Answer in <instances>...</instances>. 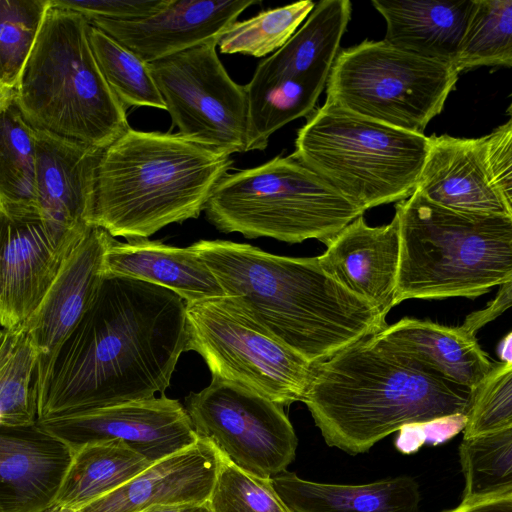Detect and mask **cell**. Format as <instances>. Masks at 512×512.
<instances>
[{
	"instance_id": "cell-24",
	"label": "cell",
	"mask_w": 512,
	"mask_h": 512,
	"mask_svg": "<svg viewBox=\"0 0 512 512\" xmlns=\"http://www.w3.org/2000/svg\"><path fill=\"white\" fill-rule=\"evenodd\" d=\"M375 336L447 381L472 391L483 382L494 365L475 335L467 333L460 326L450 327L428 320L403 318L387 325Z\"/></svg>"
},
{
	"instance_id": "cell-43",
	"label": "cell",
	"mask_w": 512,
	"mask_h": 512,
	"mask_svg": "<svg viewBox=\"0 0 512 512\" xmlns=\"http://www.w3.org/2000/svg\"><path fill=\"white\" fill-rule=\"evenodd\" d=\"M512 333H508L499 345L498 353L501 362L512 363Z\"/></svg>"
},
{
	"instance_id": "cell-15",
	"label": "cell",
	"mask_w": 512,
	"mask_h": 512,
	"mask_svg": "<svg viewBox=\"0 0 512 512\" xmlns=\"http://www.w3.org/2000/svg\"><path fill=\"white\" fill-rule=\"evenodd\" d=\"M60 234L39 215L0 214V327L15 329L41 304L74 245L90 228Z\"/></svg>"
},
{
	"instance_id": "cell-36",
	"label": "cell",
	"mask_w": 512,
	"mask_h": 512,
	"mask_svg": "<svg viewBox=\"0 0 512 512\" xmlns=\"http://www.w3.org/2000/svg\"><path fill=\"white\" fill-rule=\"evenodd\" d=\"M208 505L212 512H291L277 495L271 479L248 474L220 455Z\"/></svg>"
},
{
	"instance_id": "cell-17",
	"label": "cell",
	"mask_w": 512,
	"mask_h": 512,
	"mask_svg": "<svg viewBox=\"0 0 512 512\" xmlns=\"http://www.w3.org/2000/svg\"><path fill=\"white\" fill-rule=\"evenodd\" d=\"M259 0H169L138 20L96 19L89 23L150 63L210 41H218L238 16Z\"/></svg>"
},
{
	"instance_id": "cell-42",
	"label": "cell",
	"mask_w": 512,
	"mask_h": 512,
	"mask_svg": "<svg viewBox=\"0 0 512 512\" xmlns=\"http://www.w3.org/2000/svg\"><path fill=\"white\" fill-rule=\"evenodd\" d=\"M142 512H212L208 505L205 503H189V504H176L166 506H154Z\"/></svg>"
},
{
	"instance_id": "cell-28",
	"label": "cell",
	"mask_w": 512,
	"mask_h": 512,
	"mask_svg": "<svg viewBox=\"0 0 512 512\" xmlns=\"http://www.w3.org/2000/svg\"><path fill=\"white\" fill-rule=\"evenodd\" d=\"M0 208L11 217L39 215L35 130L13 99L0 111Z\"/></svg>"
},
{
	"instance_id": "cell-37",
	"label": "cell",
	"mask_w": 512,
	"mask_h": 512,
	"mask_svg": "<svg viewBox=\"0 0 512 512\" xmlns=\"http://www.w3.org/2000/svg\"><path fill=\"white\" fill-rule=\"evenodd\" d=\"M463 438L512 427V363H494L472 391Z\"/></svg>"
},
{
	"instance_id": "cell-22",
	"label": "cell",
	"mask_w": 512,
	"mask_h": 512,
	"mask_svg": "<svg viewBox=\"0 0 512 512\" xmlns=\"http://www.w3.org/2000/svg\"><path fill=\"white\" fill-rule=\"evenodd\" d=\"M351 12L349 0H323L315 4L304 24L280 49L258 64L246 85L256 87L297 79L325 88Z\"/></svg>"
},
{
	"instance_id": "cell-1",
	"label": "cell",
	"mask_w": 512,
	"mask_h": 512,
	"mask_svg": "<svg viewBox=\"0 0 512 512\" xmlns=\"http://www.w3.org/2000/svg\"><path fill=\"white\" fill-rule=\"evenodd\" d=\"M186 343L179 295L142 280L105 276L56 355L37 420L163 394Z\"/></svg>"
},
{
	"instance_id": "cell-26",
	"label": "cell",
	"mask_w": 512,
	"mask_h": 512,
	"mask_svg": "<svg viewBox=\"0 0 512 512\" xmlns=\"http://www.w3.org/2000/svg\"><path fill=\"white\" fill-rule=\"evenodd\" d=\"M270 479L291 512H420L418 484L407 476L363 485L317 483L287 471Z\"/></svg>"
},
{
	"instance_id": "cell-47",
	"label": "cell",
	"mask_w": 512,
	"mask_h": 512,
	"mask_svg": "<svg viewBox=\"0 0 512 512\" xmlns=\"http://www.w3.org/2000/svg\"><path fill=\"white\" fill-rule=\"evenodd\" d=\"M0 512H1V510H0Z\"/></svg>"
},
{
	"instance_id": "cell-23",
	"label": "cell",
	"mask_w": 512,
	"mask_h": 512,
	"mask_svg": "<svg viewBox=\"0 0 512 512\" xmlns=\"http://www.w3.org/2000/svg\"><path fill=\"white\" fill-rule=\"evenodd\" d=\"M105 276H124L167 288L185 302L225 296L214 274L191 248L148 238L112 237L104 256Z\"/></svg>"
},
{
	"instance_id": "cell-33",
	"label": "cell",
	"mask_w": 512,
	"mask_h": 512,
	"mask_svg": "<svg viewBox=\"0 0 512 512\" xmlns=\"http://www.w3.org/2000/svg\"><path fill=\"white\" fill-rule=\"evenodd\" d=\"M89 40L103 77L126 108L153 107L165 110L148 63L91 24Z\"/></svg>"
},
{
	"instance_id": "cell-34",
	"label": "cell",
	"mask_w": 512,
	"mask_h": 512,
	"mask_svg": "<svg viewBox=\"0 0 512 512\" xmlns=\"http://www.w3.org/2000/svg\"><path fill=\"white\" fill-rule=\"evenodd\" d=\"M315 6L310 0L268 9L235 21L218 39L223 54L264 57L280 49L306 20Z\"/></svg>"
},
{
	"instance_id": "cell-25",
	"label": "cell",
	"mask_w": 512,
	"mask_h": 512,
	"mask_svg": "<svg viewBox=\"0 0 512 512\" xmlns=\"http://www.w3.org/2000/svg\"><path fill=\"white\" fill-rule=\"evenodd\" d=\"M474 0H373L386 22L384 41L454 66Z\"/></svg>"
},
{
	"instance_id": "cell-14",
	"label": "cell",
	"mask_w": 512,
	"mask_h": 512,
	"mask_svg": "<svg viewBox=\"0 0 512 512\" xmlns=\"http://www.w3.org/2000/svg\"><path fill=\"white\" fill-rule=\"evenodd\" d=\"M70 449L119 440L154 463L198 438L185 407L165 395L36 420Z\"/></svg>"
},
{
	"instance_id": "cell-3",
	"label": "cell",
	"mask_w": 512,
	"mask_h": 512,
	"mask_svg": "<svg viewBox=\"0 0 512 512\" xmlns=\"http://www.w3.org/2000/svg\"><path fill=\"white\" fill-rule=\"evenodd\" d=\"M471 397L374 334L313 364L302 402L327 445L355 455L404 425L467 414Z\"/></svg>"
},
{
	"instance_id": "cell-20",
	"label": "cell",
	"mask_w": 512,
	"mask_h": 512,
	"mask_svg": "<svg viewBox=\"0 0 512 512\" xmlns=\"http://www.w3.org/2000/svg\"><path fill=\"white\" fill-rule=\"evenodd\" d=\"M72 450L40 428L0 426L1 512H46L55 503Z\"/></svg>"
},
{
	"instance_id": "cell-38",
	"label": "cell",
	"mask_w": 512,
	"mask_h": 512,
	"mask_svg": "<svg viewBox=\"0 0 512 512\" xmlns=\"http://www.w3.org/2000/svg\"><path fill=\"white\" fill-rule=\"evenodd\" d=\"M169 0H50L54 6L96 19L131 21L146 18L168 4Z\"/></svg>"
},
{
	"instance_id": "cell-45",
	"label": "cell",
	"mask_w": 512,
	"mask_h": 512,
	"mask_svg": "<svg viewBox=\"0 0 512 512\" xmlns=\"http://www.w3.org/2000/svg\"><path fill=\"white\" fill-rule=\"evenodd\" d=\"M49 512H81L80 510H73L68 508L52 509Z\"/></svg>"
},
{
	"instance_id": "cell-9",
	"label": "cell",
	"mask_w": 512,
	"mask_h": 512,
	"mask_svg": "<svg viewBox=\"0 0 512 512\" xmlns=\"http://www.w3.org/2000/svg\"><path fill=\"white\" fill-rule=\"evenodd\" d=\"M459 73L453 65L365 40L338 53L325 103L398 129L424 134Z\"/></svg>"
},
{
	"instance_id": "cell-7",
	"label": "cell",
	"mask_w": 512,
	"mask_h": 512,
	"mask_svg": "<svg viewBox=\"0 0 512 512\" xmlns=\"http://www.w3.org/2000/svg\"><path fill=\"white\" fill-rule=\"evenodd\" d=\"M430 137L324 103L298 130L293 158L363 212L416 189Z\"/></svg>"
},
{
	"instance_id": "cell-41",
	"label": "cell",
	"mask_w": 512,
	"mask_h": 512,
	"mask_svg": "<svg viewBox=\"0 0 512 512\" xmlns=\"http://www.w3.org/2000/svg\"><path fill=\"white\" fill-rule=\"evenodd\" d=\"M444 512H512V492L461 502L456 508Z\"/></svg>"
},
{
	"instance_id": "cell-6",
	"label": "cell",
	"mask_w": 512,
	"mask_h": 512,
	"mask_svg": "<svg viewBox=\"0 0 512 512\" xmlns=\"http://www.w3.org/2000/svg\"><path fill=\"white\" fill-rule=\"evenodd\" d=\"M89 21L50 3L13 100L27 123L105 149L130 126L94 57Z\"/></svg>"
},
{
	"instance_id": "cell-10",
	"label": "cell",
	"mask_w": 512,
	"mask_h": 512,
	"mask_svg": "<svg viewBox=\"0 0 512 512\" xmlns=\"http://www.w3.org/2000/svg\"><path fill=\"white\" fill-rule=\"evenodd\" d=\"M187 343L212 377L281 405L302 401L313 364L286 346L229 296L185 302Z\"/></svg>"
},
{
	"instance_id": "cell-30",
	"label": "cell",
	"mask_w": 512,
	"mask_h": 512,
	"mask_svg": "<svg viewBox=\"0 0 512 512\" xmlns=\"http://www.w3.org/2000/svg\"><path fill=\"white\" fill-rule=\"evenodd\" d=\"M248 101L247 151H263L270 136L287 123L309 116L324 88L282 79L256 87L245 85Z\"/></svg>"
},
{
	"instance_id": "cell-16",
	"label": "cell",
	"mask_w": 512,
	"mask_h": 512,
	"mask_svg": "<svg viewBox=\"0 0 512 512\" xmlns=\"http://www.w3.org/2000/svg\"><path fill=\"white\" fill-rule=\"evenodd\" d=\"M111 238L104 229L91 226L64 259L39 307L23 323L37 354L36 407L60 347L99 290L104 278V256Z\"/></svg>"
},
{
	"instance_id": "cell-12",
	"label": "cell",
	"mask_w": 512,
	"mask_h": 512,
	"mask_svg": "<svg viewBox=\"0 0 512 512\" xmlns=\"http://www.w3.org/2000/svg\"><path fill=\"white\" fill-rule=\"evenodd\" d=\"M283 408L217 377L185 398L197 438L235 467L263 479L286 471L295 458L298 441Z\"/></svg>"
},
{
	"instance_id": "cell-11",
	"label": "cell",
	"mask_w": 512,
	"mask_h": 512,
	"mask_svg": "<svg viewBox=\"0 0 512 512\" xmlns=\"http://www.w3.org/2000/svg\"><path fill=\"white\" fill-rule=\"evenodd\" d=\"M218 41L148 63L173 126L184 138L232 155L248 152V101L217 54Z\"/></svg>"
},
{
	"instance_id": "cell-19",
	"label": "cell",
	"mask_w": 512,
	"mask_h": 512,
	"mask_svg": "<svg viewBox=\"0 0 512 512\" xmlns=\"http://www.w3.org/2000/svg\"><path fill=\"white\" fill-rule=\"evenodd\" d=\"M326 246L317 257L321 269L386 318L395 306L400 254L397 216L389 224L372 227L360 215Z\"/></svg>"
},
{
	"instance_id": "cell-29",
	"label": "cell",
	"mask_w": 512,
	"mask_h": 512,
	"mask_svg": "<svg viewBox=\"0 0 512 512\" xmlns=\"http://www.w3.org/2000/svg\"><path fill=\"white\" fill-rule=\"evenodd\" d=\"M37 354L22 324L0 329V426H29L37 420L34 390Z\"/></svg>"
},
{
	"instance_id": "cell-18",
	"label": "cell",
	"mask_w": 512,
	"mask_h": 512,
	"mask_svg": "<svg viewBox=\"0 0 512 512\" xmlns=\"http://www.w3.org/2000/svg\"><path fill=\"white\" fill-rule=\"evenodd\" d=\"M35 147L41 219L60 234L91 226L103 149L39 130Z\"/></svg>"
},
{
	"instance_id": "cell-32",
	"label": "cell",
	"mask_w": 512,
	"mask_h": 512,
	"mask_svg": "<svg viewBox=\"0 0 512 512\" xmlns=\"http://www.w3.org/2000/svg\"><path fill=\"white\" fill-rule=\"evenodd\" d=\"M459 457L465 477L461 502L512 492V427L463 438Z\"/></svg>"
},
{
	"instance_id": "cell-35",
	"label": "cell",
	"mask_w": 512,
	"mask_h": 512,
	"mask_svg": "<svg viewBox=\"0 0 512 512\" xmlns=\"http://www.w3.org/2000/svg\"><path fill=\"white\" fill-rule=\"evenodd\" d=\"M49 0H0V86L14 91L39 34Z\"/></svg>"
},
{
	"instance_id": "cell-40",
	"label": "cell",
	"mask_w": 512,
	"mask_h": 512,
	"mask_svg": "<svg viewBox=\"0 0 512 512\" xmlns=\"http://www.w3.org/2000/svg\"><path fill=\"white\" fill-rule=\"evenodd\" d=\"M512 303V281L500 285L497 296L487 307L469 314L460 326L471 335L501 315Z\"/></svg>"
},
{
	"instance_id": "cell-13",
	"label": "cell",
	"mask_w": 512,
	"mask_h": 512,
	"mask_svg": "<svg viewBox=\"0 0 512 512\" xmlns=\"http://www.w3.org/2000/svg\"><path fill=\"white\" fill-rule=\"evenodd\" d=\"M415 190L455 211L512 218L511 119L479 138L430 136Z\"/></svg>"
},
{
	"instance_id": "cell-5",
	"label": "cell",
	"mask_w": 512,
	"mask_h": 512,
	"mask_svg": "<svg viewBox=\"0 0 512 512\" xmlns=\"http://www.w3.org/2000/svg\"><path fill=\"white\" fill-rule=\"evenodd\" d=\"M400 254L394 305L474 299L512 281V218L455 211L415 190L395 206Z\"/></svg>"
},
{
	"instance_id": "cell-21",
	"label": "cell",
	"mask_w": 512,
	"mask_h": 512,
	"mask_svg": "<svg viewBox=\"0 0 512 512\" xmlns=\"http://www.w3.org/2000/svg\"><path fill=\"white\" fill-rule=\"evenodd\" d=\"M219 466V454L207 441L151 463L113 492L81 512H142L154 506L208 501Z\"/></svg>"
},
{
	"instance_id": "cell-46",
	"label": "cell",
	"mask_w": 512,
	"mask_h": 512,
	"mask_svg": "<svg viewBox=\"0 0 512 512\" xmlns=\"http://www.w3.org/2000/svg\"><path fill=\"white\" fill-rule=\"evenodd\" d=\"M2 212H3V211H2V209L0 208V214H1Z\"/></svg>"
},
{
	"instance_id": "cell-8",
	"label": "cell",
	"mask_w": 512,
	"mask_h": 512,
	"mask_svg": "<svg viewBox=\"0 0 512 512\" xmlns=\"http://www.w3.org/2000/svg\"><path fill=\"white\" fill-rule=\"evenodd\" d=\"M204 211L224 233L325 245L364 213L291 155L228 172Z\"/></svg>"
},
{
	"instance_id": "cell-44",
	"label": "cell",
	"mask_w": 512,
	"mask_h": 512,
	"mask_svg": "<svg viewBox=\"0 0 512 512\" xmlns=\"http://www.w3.org/2000/svg\"><path fill=\"white\" fill-rule=\"evenodd\" d=\"M14 91H9L0 86V111L12 101Z\"/></svg>"
},
{
	"instance_id": "cell-2",
	"label": "cell",
	"mask_w": 512,
	"mask_h": 512,
	"mask_svg": "<svg viewBox=\"0 0 512 512\" xmlns=\"http://www.w3.org/2000/svg\"><path fill=\"white\" fill-rule=\"evenodd\" d=\"M190 247L226 296L312 364L387 326L376 308L330 278L317 257L279 256L227 240Z\"/></svg>"
},
{
	"instance_id": "cell-31",
	"label": "cell",
	"mask_w": 512,
	"mask_h": 512,
	"mask_svg": "<svg viewBox=\"0 0 512 512\" xmlns=\"http://www.w3.org/2000/svg\"><path fill=\"white\" fill-rule=\"evenodd\" d=\"M511 65L512 0H474L454 68Z\"/></svg>"
},
{
	"instance_id": "cell-27",
	"label": "cell",
	"mask_w": 512,
	"mask_h": 512,
	"mask_svg": "<svg viewBox=\"0 0 512 512\" xmlns=\"http://www.w3.org/2000/svg\"><path fill=\"white\" fill-rule=\"evenodd\" d=\"M71 450V461L52 509L81 510L151 464L119 440L87 443Z\"/></svg>"
},
{
	"instance_id": "cell-39",
	"label": "cell",
	"mask_w": 512,
	"mask_h": 512,
	"mask_svg": "<svg viewBox=\"0 0 512 512\" xmlns=\"http://www.w3.org/2000/svg\"><path fill=\"white\" fill-rule=\"evenodd\" d=\"M466 414H455L425 422L404 425L398 431L395 446L403 454L417 452L424 444L444 443L464 430Z\"/></svg>"
},
{
	"instance_id": "cell-4",
	"label": "cell",
	"mask_w": 512,
	"mask_h": 512,
	"mask_svg": "<svg viewBox=\"0 0 512 512\" xmlns=\"http://www.w3.org/2000/svg\"><path fill=\"white\" fill-rule=\"evenodd\" d=\"M232 167L230 155L179 133L129 127L103 149L91 226L132 240L198 218Z\"/></svg>"
}]
</instances>
